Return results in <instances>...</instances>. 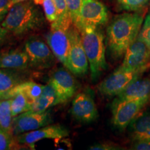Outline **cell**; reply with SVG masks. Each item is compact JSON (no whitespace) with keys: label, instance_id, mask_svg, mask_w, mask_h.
I'll return each mask as SVG.
<instances>
[{"label":"cell","instance_id":"obj_1","mask_svg":"<svg viewBox=\"0 0 150 150\" xmlns=\"http://www.w3.org/2000/svg\"><path fill=\"white\" fill-rule=\"evenodd\" d=\"M144 18L136 13H126L116 16L107 28V44L112 57L119 59L136 40Z\"/></svg>","mask_w":150,"mask_h":150},{"label":"cell","instance_id":"obj_2","mask_svg":"<svg viewBox=\"0 0 150 150\" xmlns=\"http://www.w3.org/2000/svg\"><path fill=\"white\" fill-rule=\"evenodd\" d=\"M42 13L32 0L15 4L1 24L16 35L27 33L42 26Z\"/></svg>","mask_w":150,"mask_h":150},{"label":"cell","instance_id":"obj_3","mask_svg":"<svg viewBox=\"0 0 150 150\" xmlns=\"http://www.w3.org/2000/svg\"><path fill=\"white\" fill-rule=\"evenodd\" d=\"M79 31L88 60L92 79L95 80L106 69L104 35L97 27H85Z\"/></svg>","mask_w":150,"mask_h":150},{"label":"cell","instance_id":"obj_4","mask_svg":"<svg viewBox=\"0 0 150 150\" xmlns=\"http://www.w3.org/2000/svg\"><path fill=\"white\" fill-rule=\"evenodd\" d=\"M88 60L84 50L81 33L72 24L70 28V47L66 68L76 76H83L88 72Z\"/></svg>","mask_w":150,"mask_h":150},{"label":"cell","instance_id":"obj_5","mask_svg":"<svg viewBox=\"0 0 150 150\" xmlns=\"http://www.w3.org/2000/svg\"><path fill=\"white\" fill-rule=\"evenodd\" d=\"M149 99L145 98L124 101L115 99L112 104V122L114 126L121 131L125 130L139 115Z\"/></svg>","mask_w":150,"mask_h":150},{"label":"cell","instance_id":"obj_6","mask_svg":"<svg viewBox=\"0 0 150 150\" xmlns=\"http://www.w3.org/2000/svg\"><path fill=\"white\" fill-rule=\"evenodd\" d=\"M148 67L137 70H125L118 68L115 72L107 76L98 86L99 91L103 95L108 97L117 96L136 79L141 76V74Z\"/></svg>","mask_w":150,"mask_h":150},{"label":"cell","instance_id":"obj_7","mask_svg":"<svg viewBox=\"0 0 150 150\" xmlns=\"http://www.w3.org/2000/svg\"><path fill=\"white\" fill-rule=\"evenodd\" d=\"M24 50L29 58V66L37 69H47L53 66L56 61L50 46L36 38H31L24 44Z\"/></svg>","mask_w":150,"mask_h":150},{"label":"cell","instance_id":"obj_8","mask_svg":"<svg viewBox=\"0 0 150 150\" xmlns=\"http://www.w3.org/2000/svg\"><path fill=\"white\" fill-rule=\"evenodd\" d=\"M49 83L52 84L56 92L54 105L67 102L74 97L78 87L72 73L66 67L54 70L50 75Z\"/></svg>","mask_w":150,"mask_h":150},{"label":"cell","instance_id":"obj_9","mask_svg":"<svg viewBox=\"0 0 150 150\" xmlns=\"http://www.w3.org/2000/svg\"><path fill=\"white\" fill-rule=\"evenodd\" d=\"M106 7L98 0H83L77 25L79 30L85 27H97L108 22Z\"/></svg>","mask_w":150,"mask_h":150},{"label":"cell","instance_id":"obj_10","mask_svg":"<svg viewBox=\"0 0 150 150\" xmlns=\"http://www.w3.org/2000/svg\"><path fill=\"white\" fill-rule=\"evenodd\" d=\"M72 25V24H71ZM71 25H51L47 41L56 58L66 67L69 47L70 28Z\"/></svg>","mask_w":150,"mask_h":150},{"label":"cell","instance_id":"obj_11","mask_svg":"<svg viewBox=\"0 0 150 150\" xmlns=\"http://www.w3.org/2000/svg\"><path fill=\"white\" fill-rule=\"evenodd\" d=\"M122 64L120 68L125 70H137L149 67L150 65V50L139 38H137L125 54Z\"/></svg>","mask_w":150,"mask_h":150},{"label":"cell","instance_id":"obj_12","mask_svg":"<svg viewBox=\"0 0 150 150\" xmlns=\"http://www.w3.org/2000/svg\"><path fill=\"white\" fill-rule=\"evenodd\" d=\"M52 122L50 112L27 111L13 118V134H19L34 131Z\"/></svg>","mask_w":150,"mask_h":150},{"label":"cell","instance_id":"obj_13","mask_svg":"<svg viewBox=\"0 0 150 150\" xmlns=\"http://www.w3.org/2000/svg\"><path fill=\"white\" fill-rule=\"evenodd\" d=\"M69 136V131L62 125H47L36 130L16 136L19 143L34 147V143L43 139H61Z\"/></svg>","mask_w":150,"mask_h":150},{"label":"cell","instance_id":"obj_14","mask_svg":"<svg viewBox=\"0 0 150 150\" xmlns=\"http://www.w3.org/2000/svg\"><path fill=\"white\" fill-rule=\"evenodd\" d=\"M71 113L76 120L91 122L98 117V110L91 95L85 93L78 94L72 101Z\"/></svg>","mask_w":150,"mask_h":150},{"label":"cell","instance_id":"obj_15","mask_svg":"<svg viewBox=\"0 0 150 150\" xmlns=\"http://www.w3.org/2000/svg\"><path fill=\"white\" fill-rule=\"evenodd\" d=\"M29 67V58L24 50L15 49L0 51V68L23 70Z\"/></svg>","mask_w":150,"mask_h":150},{"label":"cell","instance_id":"obj_16","mask_svg":"<svg viewBox=\"0 0 150 150\" xmlns=\"http://www.w3.org/2000/svg\"><path fill=\"white\" fill-rule=\"evenodd\" d=\"M136 79L131 82L124 91L117 95L115 99L118 101L132 100L149 98L150 79Z\"/></svg>","mask_w":150,"mask_h":150},{"label":"cell","instance_id":"obj_17","mask_svg":"<svg viewBox=\"0 0 150 150\" xmlns=\"http://www.w3.org/2000/svg\"><path fill=\"white\" fill-rule=\"evenodd\" d=\"M129 126L134 141L150 139V112L138 115Z\"/></svg>","mask_w":150,"mask_h":150},{"label":"cell","instance_id":"obj_18","mask_svg":"<svg viewBox=\"0 0 150 150\" xmlns=\"http://www.w3.org/2000/svg\"><path fill=\"white\" fill-rule=\"evenodd\" d=\"M43 86L33 81H23L0 97V100L13 98L16 94L22 93L28 97L31 102L40 97L42 92Z\"/></svg>","mask_w":150,"mask_h":150},{"label":"cell","instance_id":"obj_19","mask_svg":"<svg viewBox=\"0 0 150 150\" xmlns=\"http://www.w3.org/2000/svg\"><path fill=\"white\" fill-rule=\"evenodd\" d=\"M56 98V92L54 87L50 83L43 86L42 92L36 99L31 104L30 111L45 112L47 109L55 104Z\"/></svg>","mask_w":150,"mask_h":150},{"label":"cell","instance_id":"obj_20","mask_svg":"<svg viewBox=\"0 0 150 150\" xmlns=\"http://www.w3.org/2000/svg\"><path fill=\"white\" fill-rule=\"evenodd\" d=\"M13 117L11 111V99L0 100V128L11 136H13Z\"/></svg>","mask_w":150,"mask_h":150},{"label":"cell","instance_id":"obj_21","mask_svg":"<svg viewBox=\"0 0 150 150\" xmlns=\"http://www.w3.org/2000/svg\"><path fill=\"white\" fill-rule=\"evenodd\" d=\"M22 82L23 81L16 73L0 68V97Z\"/></svg>","mask_w":150,"mask_h":150},{"label":"cell","instance_id":"obj_22","mask_svg":"<svg viewBox=\"0 0 150 150\" xmlns=\"http://www.w3.org/2000/svg\"><path fill=\"white\" fill-rule=\"evenodd\" d=\"M11 99L13 117L31 110L32 102L24 93H18Z\"/></svg>","mask_w":150,"mask_h":150},{"label":"cell","instance_id":"obj_23","mask_svg":"<svg viewBox=\"0 0 150 150\" xmlns=\"http://www.w3.org/2000/svg\"><path fill=\"white\" fill-rule=\"evenodd\" d=\"M57 11V19L51 25H68L73 24L65 0H54Z\"/></svg>","mask_w":150,"mask_h":150},{"label":"cell","instance_id":"obj_24","mask_svg":"<svg viewBox=\"0 0 150 150\" xmlns=\"http://www.w3.org/2000/svg\"><path fill=\"white\" fill-rule=\"evenodd\" d=\"M19 149V142L13 138V136H11L2 129H0V150Z\"/></svg>","mask_w":150,"mask_h":150},{"label":"cell","instance_id":"obj_25","mask_svg":"<svg viewBox=\"0 0 150 150\" xmlns=\"http://www.w3.org/2000/svg\"><path fill=\"white\" fill-rule=\"evenodd\" d=\"M149 0H117L118 4L123 10L135 12L145 8Z\"/></svg>","mask_w":150,"mask_h":150},{"label":"cell","instance_id":"obj_26","mask_svg":"<svg viewBox=\"0 0 150 150\" xmlns=\"http://www.w3.org/2000/svg\"><path fill=\"white\" fill-rule=\"evenodd\" d=\"M73 24L77 25L83 0H65Z\"/></svg>","mask_w":150,"mask_h":150},{"label":"cell","instance_id":"obj_27","mask_svg":"<svg viewBox=\"0 0 150 150\" xmlns=\"http://www.w3.org/2000/svg\"><path fill=\"white\" fill-rule=\"evenodd\" d=\"M43 9L46 19L50 23H53L57 19V11L54 0H43Z\"/></svg>","mask_w":150,"mask_h":150},{"label":"cell","instance_id":"obj_28","mask_svg":"<svg viewBox=\"0 0 150 150\" xmlns=\"http://www.w3.org/2000/svg\"><path fill=\"white\" fill-rule=\"evenodd\" d=\"M138 38L145 42L150 50V15L146 17L143 24L142 25Z\"/></svg>","mask_w":150,"mask_h":150},{"label":"cell","instance_id":"obj_29","mask_svg":"<svg viewBox=\"0 0 150 150\" xmlns=\"http://www.w3.org/2000/svg\"><path fill=\"white\" fill-rule=\"evenodd\" d=\"M12 6L11 0H0V24L6 17Z\"/></svg>","mask_w":150,"mask_h":150},{"label":"cell","instance_id":"obj_30","mask_svg":"<svg viewBox=\"0 0 150 150\" xmlns=\"http://www.w3.org/2000/svg\"><path fill=\"white\" fill-rule=\"evenodd\" d=\"M120 149V148L117 145L112 143H106V142L96 144V145H94L90 147V149L93 150H115Z\"/></svg>","mask_w":150,"mask_h":150},{"label":"cell","instance_id":"obj_31","mask_svg":"<svg viewBox=\"0 0 150 150\" xmlns=\"http://www.w3.org/2000/svg\"><path fill=\"white\" fill-rule=\"evenodd\" d=\"M133 149L137 150H150V139L140 141H134L132 145Z\"/></svg>","mask_w":150,"mask_h":150},{"label":"cell","instance_id":"obj_32","mask_svg":"<svg viewBox=\"0 0 150 150\" xmlns=\"http://www.w3.org/2000/svg\"><path fill=\"white\" fill-rule=\"evenodd\" d=\"M8 31L0 24V47H1L4 42L6 38L7 35L8 33Z\"/></svg>","mask_w":150,"mask_h":150},{"label":"cell","instance_id":"obj_33","mask_svg":"<svg viewBox=\"0 0 150 150\" xmlns=\"http://www.w3.org/2000/svg\"><path fill=\"white\" fill-rule=\"evenodd\" d=\"M30 1V0H11V1H12L13 3V5L15 4L22 2V1ZM32 1H33V0H32Z\"/></svg>","mask_w":150,"mask_h":150},{"label":"cell","instance_id":"obj_34","mask_svg":"<svg viewBox=\"0 0 150 150\" xmlns=\"http://www.w3.org/2000/svg\"><path fill=\"white\" fill-rule=\"evenodd\" d=\"M33 1L36 4H42L43 0H33Z\"/></svg>","mask_w":150,"mask_h":150},{"label":"cell","instance_id":"obj_35","mask_svg":"<svg viewBox=\"0 0 150 150\" xmlns=\"http://www.w3.org/2000/svg\"><path fill=\"white\" fill-rule=\"evenodd\" d=\"M0 129H1V128H0Z\"/></svg>","mask_w":150,"mask_h":150},{"label":"cell","instance_id":"obj_36","mask_svg":"<svg viewBox=\"0 0 150 150\" xmlns=\"http://www.w3.org/2000/svg\"><path fill=\"white\" fill-rule=\"evenodd\" d=\"M149 97H150V95H149Z\"/></svg>","mask_w":150,"mask_h":150},{"label":"cell","instance_id":"obj_37","mask_svg":"<svg viewBox=\"0 0 150 150\" xmlns=\"http://www.w3.org/2000/svg\"><path fill=\"white\" fill-rule=\"evenodd\" d=\"M149 15H150V13H149Z\"/></svg>","mask_w":150,"mask_h":150}]
</instances>
